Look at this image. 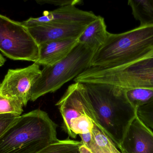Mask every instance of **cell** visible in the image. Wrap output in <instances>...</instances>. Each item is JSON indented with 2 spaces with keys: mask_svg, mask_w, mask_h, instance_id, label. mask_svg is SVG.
<instances>
[{
  "mask_svg": "<svg viewBox=\"0 0 153 153\" xmlns=\"http://www.w3.org/2000/svg\"><path fill=\"white\" fill-rule=\"evenodd\" d=\"M100 127L117 148L130 124L137 116V110L128 101L126 90L101 83H83Z\"/></svg>",
  "mask_w": 153,
  "mask_h": 153,
  "instance_id": "obj_1",
  "label": "cell"
},
{
  "mask_svg": "<svg viewBox=\"0 0 153 153\" xmlns=\"http://www.w3.org/2000/svg\"><path fill=\"white\" fill-rule=\"evenodd\" d=\"M57 125L35 110L19 116L0 138V153H37L58 140Z\"/></svg>",
  "mask_w": 153,
  "mask_h": 153,
  "instance_id": "obj_2",
  "label": "cell"
},
{
  "mask_svg": "<svg viewBox=\"0 0 153 153\" xmlns=\"http://www.w3.org/2000/svg\"><path fill=\"white\" fill-rule=\"evenodd\" d=\"M153 49V24L120 34L108 32L104 44L94 54L91 66L112 68L129 64Z\"/></svg>",
  "mask_w": 153,
  "mask_h": 153,
  "instance_id": "obj_3",
  "label": "cell"
},
{
  "mask_svg": "<svg viewBox=\"0 0 153 153\" xmlns=\"http://www.w3.org/2000/svg\"><path fill=\"white\" fill-rule=\"evenodd\" d=\"M82 83L111 84L125 90L153 89V49L132 63L112 68L90 66L76 78Z\"/></svg>",
  "mask_w": 153,
  "mask_h": 153,
  "instance_id": "obj_4",
  "label": "cell"
},
{
  "mask_svg": "<svg viewBox=\"0 0 153 153\" xmlns=\"http://www.w3.org/2000/svg\"><path fill=\"white\" fill-rule=\"evenodd\" d=\"M96 51L78 43L64 59L51 66H44L32 89L30 100L34 102L54 93L91 66Z\"/></svg>",
  "mask_w": 153,
  "mask_h": 153,
  "instance_id": "obj_5",
  "label": "cell"
},
{
  "mask_svg": "<svg viewBox=\"0 0 153 153\" xmlns=\"http://www.w3.org/2000/svg\"><path fill=\"white\" fill-rule=\"evenodd\" d=\"M0 51L8 58L36 63L39 46L21 22L0 14Z\"/></svg>",
  "mask_w": 153,
  "mask_h": 153,
  "instance_id": "obj_6",
  "label": "cell"
},
{
  "mask_svg": "<svg viewBox=\"0 0 153 153\" xmlns=\"http://www.w3.org/2000/svg\"><path fill=\"white\" fill-rule=\"evenodd\" d=\"M41 72L40 66L36 63L25 68L10 69L1 84L0 96L16 101L26 107Z\"/></svg>",
  "mask_w": 153,
  "mask_h": 153,
  "instance_id": "obj_7",
  "label": "cell"
},
{
  "mask_svg": "<svg viewBox=\"0 0 153 153\" xmlns=\"http://www.w3.org/2000/svg\"><path fill=\"white\" fill-rule=\"evenodd\" d=\"M56 106H58L63 119V128L71 137V122L81 116L90 117L98 126L86 88L82 83L75 82L70 85Z\"/></svg>",
  "mask_w": 153,
  "mask_h": 153,
  "instance_id": "obj_8",
  "label": "cell"
},
{
  "mask_svg": "<svg viewBox=\"0 0 153 153\" xmlns=\"http://www.w3.org/2000/svg\"><path fill=\"white\" fill-rule=\"evenodd\" d=\"M88 25L79 22L45 23L27 28L39 46L48 41L78 38Z\"/></svg>",
  "mask_w": 153,
  "mask_h": 153,
  "instance_id": "obj_9",
  "label": "cell"
},
{
  "mask_svg": "<svg viewBox=\"0 0 153 153\" xmlns=\"http://www.w3.org/2000/svg\"><path fill=\"white\" fill-rule=\"evenodd\" d=\"M93 12L80 10L74 5L59 7L53 10H45L37 18H30L21 23L26 28L45 23L79 22L89 24L97 18Z\"/></svg>",
  "mask_w": 153,
  "mask_h": 153,
  "instance_id": "obj_10",
  "label": "cell"
},
{
  "mask_svg": "<svg viewBox=\"0 0 153 153\" xmlns=\"http://www.w3.org/2000/svg\"><path fill=\"white\" fill-rule=\"evenodd\" d=\"M118 148L121 153H153V132L137 116Z\"/></svg>",
  "mask_w": 153,
  "mask_h": 153,
  "instance_id": "obj_11",
  "label": "cell"
},
{
  "mask_svg": "<svg viewBox=\"0 0 153 153\" xmlns=\"http://www.w3.org/2000/svg\"><path fill=\"white\" fill-rule=\"evenodd\" d=\"M78 38L54 40L39 45L38 64L51 66L66 57L78 44Z\"/></svg>",
  "mask_w": 153,
  "mask_h": 153,
  "instance_id": "obj_12",
  "label": "cell"
},
{
  "mask_svg": "<svg viewBox=\"0 0 153 153\" xmlns=\"http://www.w3.org/2000/svg\"><path fill=\"white\" fill-rule=\"evenodd\" d=\"M108 32L104 19L97 16L88 24L78 38V42L97 51L105 42Z\"/></svg>",
  "mask_w": 153,
  "mask_h": 153,
  "instance_id": "obj_13",
  "label": "cell"
},
{
  "mask_svg": "<svg viewBox=\"0 0 153 153\" xmlns=\"http://www.w3.org/2000/svg\"><path fill=\"white\" fill-rule=\"evenodd\" d=\"M135 19L140 22V27L153 24V0H129Z\"/></svg>",
  "mask_w": 153,
  "mask_h": 153,
  "instance_id": "obj_14",
  "label": "cell"
},
{
  "mask_svg": "<svg viewBox=\"0 0 153 153\" xmlns=\"http://www.w3.org/2000/svg\"><path fill=\"white\" fill-rule=\"evenodd\" d=\"M126 90L128 101L137 110L140 107L153 101L152 89L139 88Z\"/></svg>",
  "mask_w": 153,
  "mask_h": 153,
  "instance_id": "obj_15",
  "label": "cell"
},
{
  "mask_svg": "<svg viewBox=\"0 0 153 153\" xmlns=\"http://www.w3.org/2000/svg\"><path fill=\"white\" fill-rule=\"evenodd\" d=\"M82 144V141L58 140L37 153H81L80 148Z\"/></svg>",
  "mask_w": 153,
  "mask_h": 153,
  "instance_id": "obj_16",
  "label": "cell"
},
{
  "mask_svg": "<svg viewBox=\"0 0 153 153\" xmlns=\"http://www.w3.org/2000/svg\"><path fill=\"white\" fill-rule=\"evenodd\" d=\"M94 123L92 119L85 115L74 119L71 123V137L76 138L77 135L92 132Z\"/></svg>",
  "mask_w": 153,
  "mask_h": 153,
  "instance_id": "obj_17",
  "label": "cell"
},
{
  "mask_svg": "<svg viewBox=\"0 0 153 153\" xmlns=\"http://www.w3.org/2000/svg\"><path fill=\"white\" fill-rule=\"evenodd\" d=\"M23 105L15 100L0 96V114H16L21 116L23 111Z\"/></svg>",
  "mask_w": 153,
  "mask_h": 153,
  "instance_id": "obj_18",
  "label": "cell"
},
{
  "mask_svg": "<svg viewBox=\"0 0 153 153\" xmlns=\"http://www.w3.org/2000/svg\"><path fill=\"white\" fill-rule=\"evenodd\" d=\"M137 116L146 125L153 129V101L138 108Z\"/></svg>",
  "mask_w": 153,
  "mask_h": 153,
  "instance_id": "obj_19",
  "label": "cell"
},
{
  "mask_svg": "<svg viewBox=\"0 0 153 153\" xmlns=\"http://www.w3.org/2000/svg\"><path fill=\"white\" fill-rule=\"evenodd\" d=\"M19 116L11 113L0 114V138Z\"/></svg>",
  "mask_w": 153,
  "mask_h": 153,
  "instance_id": "obj_20",
  "label": "cell"
},
{
  "mask_svg": "<svg viewBox=\"0 0 153 153\" xmlns=\"http://www.w3.org/2000/svg\"><path fill=\"white\" fill-rule=\"evenodd\" d=\"M39 4H50L61 7L68 5H80L83 3L81 0H41L36 1Z\"/></svg>",
  "mask_w": 153,
  "mask_h": 153,
  "instance_id": "obj_21",
  "label": "cell"
},
{
  "mask_svg": "<svg viewBox=\"0 0 153 153\" xmlns=\"http://www.w3.org/2000/svg\"><path fill=\"white\" fill-rule=\"evenodd\" d=\"M88 148L93 153H121L118 149L116 151H111L104 148H100L97 146L93 142L88 146Z\"/></svg>",
  "mask_w": 153,
  "mask_h": 153,
  "instance_id": "obj_22",
  "label": "cell"
},
{
  "mask_svg": "<svg viewBox=\"0 0 153 153\" xmlns=\"http://www.w3.org/2000/svg\"><path fill=\"white\" fill-rule=\"evenodd\" d=\"M82 139V142L85 146H89L93 141L92 132L84 134L79 135Z\"/></svg>",
  "mask_w": 153,
  "mask_h": 153,
  "instance_id": "obj_23",
  "label": "cell"
},
{
  "mask_svg": "<svg viewBox=\"0 0 153 153\" xmlns=\"http://www.w3.org/2000/svg\"><path fill=\"white\" fill-rule=\"evenodd\" d=\"M80 151L81 153H93L92 152L83 144L80 147Z\"/></svg>",
  "mask_w": 153,
  "mask_h": 153,
  "instance_id": "obj_24",
  "label": "cell"
},
{
  "mask_svg": "<svg viewBox=\"0 0 153 153\" xmlns=\"http://www.w3.org/2000/svg\"><path fill=\"white\" fill-rule=\"evenodd\" d=\"M5 62V59H4V57H3L2 55L0 54V67L2 66L4 64Z\"/></svg>",
  "mask_w": 153,
  "mask_h": 153,
  "instance_id": "obj_25",
  "label": "cell"
},
{
  "mask_svg": "<svg viewBox=\"0 0 153 153\" xmlns=\"http://www.w3.org/2000/svg\"><path fill=\"white\" fill-rule=\"evenodd\" d=\"M0 86H1V83H0Z\"/></svg>",
  "mask_w": 153,
  "mask_h": 153,
  "instance_id": "obj_26",
  "label": "cell"
}]
</instances>
